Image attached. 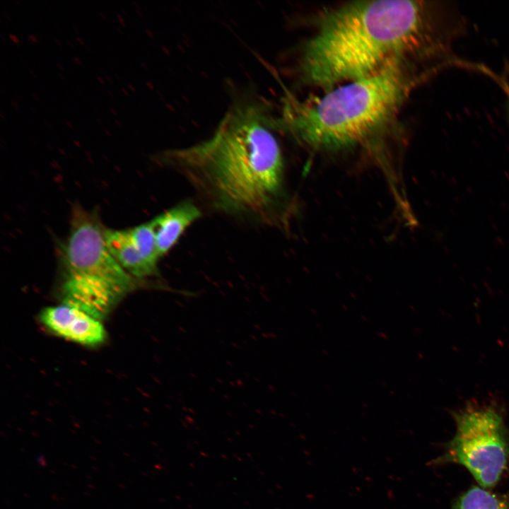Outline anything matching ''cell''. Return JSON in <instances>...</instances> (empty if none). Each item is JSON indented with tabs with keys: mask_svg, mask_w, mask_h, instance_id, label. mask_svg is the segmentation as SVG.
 I'll use <instances>...</instances> for the list:
<instances>
[{
	"mask_svg": "<svg viewBox=\"0 0 509 509\" xmlns=\"http://www.w3.org/2000/svg\"><path fill=\"white\" fill-rule=\"evenodd\" d=\"M122 92H123L126 95H129V93H128V91H127L125 88H122Z\"/></svg>",
	"mask_w": 509,
	"mask_h": 509,
	"instance_id": "cell-28",
	"label": "cell"
},
{
	"mask_svg": "<svg viewBox=\"0 0 509 509\" xmlns=\"http://www.w3.org/2000/svg\"><path fill=\"white\" fill-rule=\"evenodd\" d=\"M105 77L109 83H112L113 82L112 79L109 76L105 74Z\"/></svg>",
	"mask_w": 509,
	"mask_h": 509,
	"instance_id": "cell-18",
	"label": "cell"
},
{
	"mask_svg": "<svg viewBox=\"0 0 509 509\" xmlns=\"http://www.w3.org/2000/svg\"><path fill=\"white\" fill-rule=\"evenodd\" d=\"M58 76H59V77H60L62 79H64V76H63L62 74L58 73Z\"/></svg>",
	"mask_w": 509,
	"mask_h": 509,
	"instance_id": "cell-34",
	"label": "cell"
},
{
	"mask_svg": "<svg viewBox=\"0 0 509 509\" xmlns=\"http://www.w3.org/2000/svg\"><path fill=\"white\" fill-rule=\"evenodd\" d=\"M40 320L53 334L81 345L95 346L105 339L100 320L70 304L45 308Z\"/></svg>",
	"mask_w": 509,
	"mask_h": 509,
	"instance_id": "cell-6",
	"label": "cell"
},
{
	"mask_svg": "<svg viewBox=\"0 0 509 509\" xmlns=\"http://www.w3.org/2000/svg\"><path fill=\"white\" fill-rule=\"evenodd\" d=\"M29 71H30V72L32 74V75H33L35 77H37L34 71H33L30 69H29Z\"/></svg>",
	"mask_w": 509,
	"mask_h": 509,
	"instance_id": "cell-33",
	"label": "cell"
},
{
	"mask_svg": "<svg viewBox=\"0 0 509 509\" xmlns=\"http://www.w3.org/2000/svg\"><path fill=\"white\" fill-rule=\"evenodd\" d=\"M201 216L194 204L185 201L165 211L152 220L157 252L160 257L177 243L183 232Z\"/></svg>",
	"mask_w": 509,
	"mask_h": 509,
	"instance_id": "cell-7",
	"label": "cell"
},
{
	"mask_svg": "<svg viewBox=\"0 0 509 509\" xmlns=\"http://www.w3.org/2000/svg\"><path fill=\"white\" fill-rule=\"evenodd\" d=\"M84 47L86 48V49H87L88 52H90V49L86 45H85Z\"/></svg>",
	"mask_w": 509,
	"mask_h": 509,
	"instance_id": "cell-45",
	"label": "cell"
},
{
	"mask_svg": "<svg viewBox=\"0 0 509 509\" xmlns=\"http://www.w3.org/2000/svg\"><path fill=\"white\" fill-rule=\"evenodd\" d=\"M412 85L404 59L347 82L313 102L287 100L279 127L316 148L353 146L385 129Z\"/></svg>",
	"mask_w": 509,
	"mask_h": 509,
	"instance_id": "cell-3",
	"label": "cell"
},
{
	"mask_svg": "<svg viewBox=\"0 0 509 509\" xmlns=\"http://www.w3.org/2000/svg\"><path fill=\"white\" fill-rule=\"evenodd\" d=\"M53 39L59 46H62V43L58 38H57L56 37H53Z\"/></svg>",
	"mask_w": 509,
	"mask_h": 509,
	"instance_id": "cell-22",
	"label": "cell"
},
{
	"mask_svg": "<svg viewBox=\"0 0 509 509\" xmlns=\"http://www.w3.org/2000/svg\"><path fill=\"white\" fill-rule=\"evenodd\" d=\"M8 37L16 45L20 46V40L17 35L13 33H9Z\"/></svg>",
	"mask_w": 509,
	"mask_h": 509,
	"instance_id": "cell-12",
	"label": "cell"
},
{
	"mask_svg": "<svg viewBox=\"0 0 509 509\" xmlns=\"http://www.w3.org/2000/svg\"><path fill=\"white\" fill-rule=\"evenodd\" d=\"M136 12H137V13H138L139 14H140V15H141V13L139 12V10H137V11H136Z\"/></svg>",
	"mask_w": 509,
	"mask_h": 509,
	"instance_id": "cell-47",
	"label": "cell"
},
{
	"mask_svg": "<svg viewBox=\"0 0 509 509\" xmlns=\"http://www.w3.org/2000/svg\"><path fill=\"white\" fill-rule=\"evenodd\" d=\"M120 10H121V11H122L123 13H124L125 15H127V12H126V10H125V9H124L123 8H120Z\"/></svg>",
	"mask_w": 509,
	"mask_h": 509,
	"instance_id": "cell-38",
	"label": "cell"
},
{
	"mask_svg": "<svg viewBox=\"0 0 509 509\" xmlns=\"http://www.w3.org/2000/svg\"><path fill=\"white\" fill-rule=\"evenodd\" d=\"M11 105L12 107H14L15 109H18V103H17L15 100H13V99H11Z\"/></svg>",
	"mask_w": 509,
	"mask_h": 509,
	"instance_id": "cell-15",
	"label": "cell"
},
{
	"mask_svg": "<svg viewBox=\"0 0 509 509\" xmlns=\"http://www.w3.org/2000/svg\"><path fill=\"white\" fill-rule=\"evenodd\" d=\"M95 120H96L100 124H103V122H102V120H101L100 118L96 117V118H95Z\"/></svg>",
	"mask_w": 509,
	"mask_h": 509,
	"instance_id": "cell-29",
	"label": "cell"
},
{
	"mask_svg": "<svg viewBox=\"0 0 509 509\" xmlns=\"http://www.w3.org/2000/svg\"><path fill=\"white\" fill-rule=\"evenodd\" d=\"M39 85H40L43 89H46L45 86L43 84L40 83V84H39Z\"/></svg>",
	"mask_w": 509,
	"mask_h": 509,
	"instance_id": "cell-44",
	"label": "cell"
},
{
	"mask_svg": "<svg viewBox=\"0 0 509 509\" xmlns=\"http://www.w3.org/2000/svg\"><path fill=\"white\" fill-rule=\"evenodd\" d=\"M76 39L81 45H82L83 46L86 45L82 38L77 37Z\"/></svg>",
	"mask_w": 509,
	"mask_h": 509,
	"instance_id": "cell-17",
	"label": "cell"
},
{
	"mask_svg": "<svg viewBox=\"0 0 509 509\" xmlns=\"http://www.w3.org/2000/svg\"><path fill=\"white\" fill-rule=\"evenodd\" d=\"M35 36H36L39 40L41 39V37H40V35L38 33H35Z\"/></svg>",
	"mask_w": 509,
	"mask_h": 509,
	"instance_id": "cell-41",
	"label": "cell"
},
{
	"mask_svg": "<svg viewBox=\"0 0 509 509\" xmlns=\"http://www.w3.org/2000/svg\"><path fill=\"white\" fill-rule=\"evenodd\" d=\"M104 130H105V132L107 134H108L109 136H111V134H110V132L108 131V129H105Z\"/></svg>",
	"mask_w": 509,
	"mask_h": 509,
	"instance_id": "cell-37",
	"label": "cell"
},
{
	"mask_svg": "<svg viewBox=\"0 0 509 509\" xmlns=\"http://www.w3.org/2000/svg\"><path fill=\"white\" fill-rule=\"evenodd\" d=\"M65 123H66V124L69 127L73 128V125H72V124H71L69 121L66 120V121H65Z\"/></svg>",
	"mask_w": 509,
	"mask_h": 509,
	"instance_id": "cell-23",
	"label": "cell"
},
{
	"mask_svg": "<svg viewBox=\"0 0 509 509\" xmlns=\"http://www.w3.org/2000/svg\"><path fill=\"white\" fill-rule=\"evenodd\" d=\"M72 28H73V29H74L76 33H79V30H78V29L77 28V27H76L75 25H73Z\"/></svg>",
	"mask_w": 509,
	"mask_h": 509,
	"instance_id": "cell-32",
	"label": "cell"
},
{
	"mask_svg": "<svg viewBox=\"0 0 509 509\" xmlns=\"http://www.w3.org/2000/svg\"><path fill=\"white\" fill-rule=\"evenodd\" d=\"M57 66L61 70H64V67H63V66H62L60 63L57 62Z\"/></svg>",
	"mask_w": 509,
	"mask_h": 509,
	"instance_id": "cell-25",
	"label": "cell"
},
{
	"mask_svg": "<svg viewBox=\"0 0 509 509\" xmlns=\"http://www.w3.org/2000/svg\"><path fill=\"white\" fill-rule=\"evenodd\" d=\"M115 76L117 78L120 79L119 76H118L116 73L115 74Z\"/></svg>",
	"mask_w": 509,
	"mask_h": 509,
	"instance_id": "cell-46",
	"label": "cell"
},
{
	"mask_svg": "<svg viewBox=\"0 0 509 509\" xmlns=\"http://www.w3.org/2000/svg\"><path fill=\"white\" fill-rule=\"evenodd\" d=\"M0 117H1L2 119H4L5 118L4 116V113H3L2 111L0 112Z\"/></svg>",
	"mask_w": 509,
	"mask_h": 509,
	"instance_id": "cell-36",
	"label": "cell"
},
{
	"mask_svg": "<svg viewBox=\"0 0 509 509\" xmlns=\"http://www.w3.org/2000/svg\"><path fill=\"white\" fill-rule=\"evenodd\" d=\"M423 1H358L324 12L303 47L299 71L307 84L331 88L372 75L432 42Z\"/></svg>",
	"mask_w": 509,
	"mask_h": 509,
	"instance_id": "cell-2",
	"label": "cell"
},
{
	"mask_svg": "<svg viewBox=\"0 0 509 509\" xmlns=\"http://www.w3.org/2000/svg\"><path fill=\"white\" fill-rule=\"evenodd\" d=\"M31 96H32L33 98H35L36 100H39V97H38L37 95L35 94V93H31Z\"/></svg>",
	"mask_w": 509,
	"mask_h": 509,
	"instance_id": "cell-20",
	"label": "cell"
},
{
	"mask_svg": "<svg viewBox=\"0 0 509 509\" xmlns=\"http://www.w3.org/2000/svg\"><path fill=\"white\" fill-rule=\"evenodd\" d=\"M16 4H18L19 6H21L23 5L22 3L20 2V1H18V0H16Z\"/></svg>",
	"mask_w": 509,
	"mask_h": 509,
	"instance_id": "cell-43",
	"label": "cell"
},
{
	"mask_svg": "<svg viewBox=\"0 0 509 509\" xmlns=\"http://www.w3.org/2000/svg\"><path fill=\"white\" fill-rule=\"evenodd\" d=\"M128 87H129L132 91H135L134 88L130 83H128Z\"/></svg>",
	"mask_w": 509,
	"mask_h": 509,
	"instance_id": "cell-31",
	"label": "cell"
},
{
	"mask_svg": "<svg viewBox=\"0 0 509 509\" xmlns=\"http://www.w3.org/2000/svg\"><path fill=\"white\" fill-rule=\"evenodd\" d=\"M453 509H509V498L474 486L459 498Z\"/></svg>",
	"mask_w": 509,
	"mask_h": 509,
	"instance_id": "cell-9",
	"label": "cell"
},
{
	"mask_svg": "<svg viewBox=\"0 0 509 509\" xmlns=\"http://www.w3.org/2000/svg\"><path fill=\"white\" fill-rule=\"evenodd\" d=\"M107 93H108L111 97H114L113 93H112L110 90H107Z\"/></svg>",
	"mask_w": 509,
	"mask_h": 509,
	"instance_id": "cell-35",
	"label": "cell"
},
{
	"mask_svg": "<svg viewBox=\"0 0 509 509\" xmlns=\"http://www.w3.org/2000/svg\"><path fill=\"white\" fill-rule=\"evenodd\" d=\"M456 431L438 460L464 467L479 486H494L509 462V438L502 414L493 405L452 413Z\"/></svg>",
	"mask_w": 509,
	"mask_h": 509,
	"instance_id": "cell-5",
	"label": "cell"
},
{
	"mask_svg": "<svg viewBox=\"0 0 509 509\" xmlns=\"http://www.w3.org/2000/svg\"><path fill=\"white\" fill-rule=\"evenodd\" d=\"M29 108H30V110H31L33 112H36L35 110V108H33L32 106H30Z\"/></svg>",
	"mask_w": 509,
	"mask_h": 509,
	"instance_id": "cell-42",
	"label": "cell"
},
{
	"mask_svg": "<svg viewBox=\"0 0 509 509\" xmlns=\"http://www.w3.org/2000/svg\"><path fill=\"white\" fill-rule=\"evenodd\" d=\"M27 40L31 44L38 43L40 40L35 36V34H29L27 35Z\"/></svg>",
	"mask_w": 509,
	"mask_h": 509,
	"instance_id": "cell-11",
	"label": "cell"
},
{
	"mask_svg": "<svg viewBox=\"0 0 509 509\" xmlns=\"http://www.w3.org/2000/svg\"><path fill=\"white\" fill-rule=\"evenodd\" d=\"M107 247L119 265L132 276L142 280L156 276L158 268L150 265L142 257L127 230L105 229Z\"/></svg>",
	"mask_w": 509,
	"mask_h": 509,
	"instance_id": "cell-8",
	"label": "cell"
},
{
	"mask_svg": "<svg viewBox=\"0 0 509 509\" xmlns=\"http://www.w3.org/2000/svg\"><path fill=\"white\" fill-rule=\"evenodd\" d=\"M110 110L113 115H117V112L115 111V110L113 107H110Z\"/></svg>",
	"mask_w": 509,
	"mask_h": 509,
	"instance_id": "cell-26",
	"label": "cell"
},
{
	"mask_svg": "<svg viewBox=\"0 0 509 509\" xmlns=\"http://www.w3.org/2000/svg\"><path fill=\"white\" fill-rule=\"evenodd\" d=\"M14 94H15L16 97L18 98V99L21 98V97L20 96V95L18 93H15Z\"/></svg>",
	"mask_w": 509,
	"mask_h": 509,
	"instance_id": "cell-40",
	"label": "cell"
},
{
	"mask_svg": "<svg viewBox=\"0 0 509 509\" xmlns=\"http://www.w3.org/2000/svg\"><path fill=\"white\" fill-rule=\"evenodd\" d=\"M116 29H117V30L118 32H119L120 33H123L120 28H119V27L117 26V27H116Z\"/></svg>",
	"mask_w": 509,
	"mask_h": 509,
	"instance_id": "cell-39",
	"label": "cell"
},
{
	"mask_svg": "<svg viewBox=\"0 0 509 509\" xmlns=\"http://www.w3.org/2000/svg\"><path fill=\"white\" fill-rule=\"evenodd\" d=\"M96 78L98 80V81L100 82L101 83L103 84L105 83L103 78L101 76H97Z\"/></svg>",
	"mask_w": 509,
	"mask_h": 509,
	"instance_id": "cell-19",
	"label": "cell"
},
{
	"mask_svg": "<svg viewBox=\"0 0 509 509\" xmlns=\"http://www.w3.org/2000/svg\"><path fill=\"white\" fill-rule=\"evenodd\" d=\"M116 15H117V19H118L119 22L120 23V24L123 26H125L126 24H125L124 19L122 17V16L119 13H117Z\"/></svg>",
	"mask_w": 509,
	"mask_h": 509,
	"instance_id": "cell-13",
	"label": "cell"
},
{
	"mask_svg": "<svg viewBox=\"0 0 509 509\" xmlns=\"http://www.w3.org/2000/svg\"><path fill=\"white\" fill-rule=\"evenodd\" d=\"M131 238L144 259L158 268L160 257L157 252L156 234L152 220L128 229Z\"/></svg>",
	"mask_w": 509,
	"mask_h": 509,
	"instance_id": "cell-10",
	"label": "cell"
},
{
	"mask_svg": "<svg viewBox=\"0 0 509 509\" xmlns=\"http://www.w3.org/2000/svg\"><path fill=\"white\" fill-rule=\"evenodd\" d=\"M277 129V119L265 104L238 101L208 139L167 150L159 159L184 177L215 210L269 223L284 189Z\"/></svg>",
	"mask_w": 509,
	"mask_h": 509,
	"instance_id": "cell-1",
	"label": "cell"
},
{
	"mask_svg": "<svg viewBox=\"0 0 509 509\" xmlns=\"http://www.w3.org/2000/svg\"><path fill=\"white\" fill-rule=\"evenodd\" d=\"M44 122H45V124H46L47 127H48L49 129H53V127H52V126L50 124V123H49V122H48L47 121H46V120H45Z\"/></svg>",
	"mask_w": 509,
	"mask_h": 509,
	"instance_id": "cell-24",
	"label": "cell"
},
{
	"mask_svg": "<svg viewBox=\"0 0 509 509\" xmlns=\"http://www.w3.org/2000/svg\"><path fill=\"white\" fill-rule=\"evenodd\" d=\"M115 123L117 126L122 127V123H121V122H120L118 119H115Z\"/></svg>",
	"mask_w": 509,
	"mask_h": 509,
	"instance_id": "cell-21",
	"label": "cell"
},
{
	"mask_svg": "<svg viewBox=\"0 0 509 509\" xmlns=\"http://www.w3.org/2000/svg\"><path fill=\"white\" fill-rule=\"evenodd\" d=\"M72 59H73V61H74L76 64H81V61L80 58H79L78 57H77V56H74V57H72Z\"/></svg>",
	"mask_w": 509,
	"mask_h": 509,
	"instance_id": "cell-14",
	"label": "cell"
},
{
	"mask_svg": "<svg viewBox=\"0 0 509 509\" xmlns=\"http://www.w3.org/2000/svg\"><path fill=\"white\" fill-rule=\"evenodd\" d=\"M104 232L95 215L74 209L62 257V303L100 320L141 282L112 255Z\"/></svg>",
	"mask_w": 509,
	"mask_h": 509,
	"instance_id": "cell-4",
	"label": "cell"
},
{
	"mask_svg": "<svg viewBox=\"0 0 509 509\" xmlns=\"http://www.w3.org/2000/svg\"><path fill=\"white\" fill-rule=\"evenodd\" d=\"M66 43L72 48H74L73 44L69 40H66Z\"/></svg>",
	"mask_w": 509,
	"mask_h": 509,
	"instance_id": "cell-30",
	"label": "cell"
},
{
	"mask_svg": "<svg viewBox=\"0 0 509 509\" xmlns=\"http://www.w3.org/2000/svg\"><path fill=\"white\" fill-rule=\"evenodd\" d=\"M3 13H4V16H6V18L8 20L11 21V18L10 15H9L8 13L6 11H5L4 9H3Z\"/></svg>",
	"mask_w": 509,
	"mask_h": 509,
	"instance_id": "cell-16",
	"label": "cell"
},
{
	"mask_svg": "<svg viewBox=\"0 0 509 509\" xmlns=\"http://www.w3.org/2000/svg\"><path fill=\"white\" fill-rule=\"evenodd\" d=\"M99 14L103 18L106 19L105 15L102 11H99Z\"/></svg>",
	"mask_w": 509,
	"mask_h": 509,
	"instance_id": "cell-27",
	"label": "cell"
}]
</instances>
